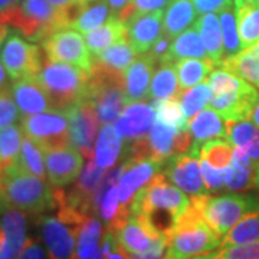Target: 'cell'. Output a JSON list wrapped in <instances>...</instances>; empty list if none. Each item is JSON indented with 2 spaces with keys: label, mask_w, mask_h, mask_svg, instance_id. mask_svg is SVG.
I'll use <instances>...</instances> for the list:
<instances>
[{
  "label": "cell",
  "mask_w": 259,
  "mask_h": 259,
  "mask_svg": "<svg viewBox=\"0 0 259 259\" xmlns=\"http://www.w3.org/2000/svg\"><path fill=\"white\" fill-rule=\"evenodd\" d=\"M25 133L20 125L12 124L0 130V173L18 163Z\"/></svg>",
  "instance_id": "37"
},
{
  "label": "cell",
  "mask_w": 259,
  "mask_h": 259,
  "mask_svg": "<svg viewBox=\"0 0 259 259\" xmlns=\"http://www.w3.org/2000/svg\"><path fill=\"white\" fill-rule=\"evenodd\" d=\"M13 167H16L22 171L30 173L33 176L47 177V168H45V160H44V150L37 144L35 140H32L28 136L23 137L22 148L19 154L18 163Z\"/></svg>",
  "instance_id": "39"
},
{
  "label": "cell",
  "mask_w": 259,
  "mask_h": 259,
  "mask_svg": "<svg viewBox=\"0 0 259 259\" xmlns=\"http://www.w3.org/2000/svg\"><path fill=\"white\" fill-rule=\"evenodd\" d=\"M255 241H259V209L246 213L231 231L222 236L218 249Z\"/></svg>",
  "instance_id": "34"
},
{
  "label": "cell",
  "mask_w": 259,
  "mask_h": 259,
  "mask_svg": "<svg viewBox=\"0 0 259 259\" xmlns=\"http://www.w3.org/2000/svg\"><path fill=\"white\" fill-rule=\"evenodd\" d=\"M221 236L204 222L192 202L167 235L164 259H192L219 248Z\"/></svg>",
  "instance_id": "3"
},
{
  "label": "cell",
  "mask_w": 259,
  "mask_h": 259,
  "mask_svg": "<svg viewBox=\"0 0 259 259\" xmlns=\"http://www.w3.org/2000/svg\"><path fill=\"white\" fill-rule=\"evenodd\" d=\"M175 64L163 62L158 65L157 71L154 72V76L151 79V88L148 98L153 101H163L170 98H180L182 90L177 71L175 69Z\"/></svg>",
  "instance_id": "32"
},
{
  "label": "cell",
  "mask_w": 259,
  "mask_h": 259,
  "mask_svg": "<svg viewBox=\"0 0 259 259\" xmlns=\"http://www.w3.org/2000/svg\"><path fill=\"white\" fill-rule=\"evenodd\" d=\"M8 33H9V28L0 23V48L3 45V42H5V39L8 36Z\"/></svg>",
  "instance_id": "57"
},
{
  "label": "cell",
  "mask_w": 259,
  "mask_h": 259,
  "mask_svg": "<svg viewBox=\"0 0 259 259\" xmlns=\"http://www.w3.org/2000/svg\"><path fill=\"white\" fill-rule=\"evenodd\" d=\"M83 37H85L87 47L91 51V54L97 56L114 44L120 42L122 39H127L128 33H127L125 23L117 16H112L108 22H105L100 28L85 33Z\"/></svg>",
  "instance_id": "29"
},
{
  "label": "cell",
  "mask_w": 259,
  "mask_h": 259,
  "mask_svg": "<svg viewBox=\"0 0 259 259\" xmlns=\"http://www.w3.org/2000/svg\"><path fill=\"white\" fill-rule=\"evenodd\" d=\"M233 151H235V146L231 144L228 140L214 139L204 143L200 148L199 157L216 168H225L232 163Z\"/></svg>",
  "instance_id": "43"
},
{
  "label": "cell",
  "mask_w": 259,
  "mask_h": 259,
  "mask_svg": "<svg viewBox=\"0 0 259 259\" xmlns=\"http://www.w3.org/2000/svg\"><path fill=\"white\" fill-rule=\"evenodd\" d=\"M197 259H259V241L214 249L210 253L197 255Z\"/></svg>",
  "instance_id": "45"
},
{
  "label": "cell",
  "mask_w": 259,
  "mask_h": 259,
  "mask_svg": "<svg viewBox=\"0 0 259 259\" xmlns=\"http://www.w3.org/2000/svg\"><path fill=\"white\" fill-rule=\"evenodd\" d=\"M163 163H158L156 160H128L127 166L124 168L120 177V182L117 183L118 197L121 206L124 209H128L133 202L134 196L147 185L153 177L158 175ZM131 213V212H130Z\"/></svg>",
  "instance_id": "16"
},
{
  "label": "cell",
  "mask_w": 259,
  "mask_h": 259,
  "mask_svg": "<svg viewBox=\"0 0 259 259\" xmlns=\"http://www.w3.org/2000/svg\"><path fill=\"white\" fill-rule=\"evenodd\" d=\"M131 2L133 0H107V3H108V6H110V9L112 12V15L117 16V18H120L121 15L128 9Z\"/></svg>",
  "instance_id": "51"
},
{
  "label": "cell",
  "mask_w": 259,
  "mask_h": 259,
  "mask_svg": "<svg viewBox=\"0 0 259 259\" xmlns=\"http://www.w3.org/2000/svg\"><path fill=\"white\" fill-rule=\"evenodd\" d=\"M219 15H221L219 19H221V28H222L223 35V51H225V59H226V58L239 54L242 51L238 20H236V9L233 10L231 3L229 6L221 10Z\"/></svg>",
  "instance_id": "40"
},
{
  "label": "cell",
  "mask_w": 259,
  "mask_h": 259,
  "mask_svg": "<svg viewBox=\"0 0 259 259\" xmlns=\"http://www.w3.org/2000/svg\"><path fill=\"white\" fill-rule=\"evenodd\" d=\"M28 213L10 207L0 219V228L5 235L6 250L10 259H19L28 242Z\"/></svg>",
  "instance_id": "22"
},
{
  "label": "cell",
  "mask_w": 259,
  "mask_h": 259,
  "mask_svg": "<svg viewBox=\"0 0 259 259\" xmlns=\"http://www.w3.org/2000/svg\"><path fill=\"white\" fill-rule=\"evenodd\" d=\"M163 15L164 10L134 13L125 22L130 44L139 55L147 54L163 35Z\"/></svg>",
  "instance_id": "18"
},
{
  "label": "cell",
  "mask_w": 259,
  "mask_h": 259,
  "mask_svg": "<svg viewBox=\"0 0 259 259\" xmlns=\"http://www.w3.org/2000/svg\"><path fill=\"white\" fill-rule=\"evenodd\" d=\"M121 249L125 250L131 256H140L153 248V245L167 238L140 214H131L120 229L114 232Z\"/></svg>",
  "instance_id": "14"
},
{
  "label": "cell",
  "mask_w": 259,
  "mask_h": 259,
  "mask_svg": "<svg viewBox=\"0 0 259 259\" xmlns=\"http://www.w3.org/2000/svg\"><path fill=\"white\" fill-rule=\"evenodd\" d=\"M0 23L18 29L32 42H44L52 33L69 28L66 13L55 9L48 0H20L0 13Z\"/></svg>",
  "instance_id": "2"
},
{
  "label": "cell",
  "mask_w": 259,
  "mask_h": 259,
  "mask_svg": "<svg viewBox=\"0 0 259 259\" xmlns=\"http://www.w3.org/2000/svg\"><path fill=\"white\" fill-rule=\"evenodd\" d=\"M156 65H158L157 61L147 52L141 54L125 71V95L128 104L147 100L151 83L150 79Z\"/></svg>",
  "instance_id": "21"
},
{
  "label": "cell",
  "mask_w": 259,
  "mask_h": 259,
  "mask_svg": "<svg viewBox=\"0 0 259 259\" xmlns=\"http://www.w3.org/2000/svg\"><path fill=\"white\" fill-rule=\"evenodd\" d=\"M25 136L35 140L42 150L65 147L71 144L69 118L66 111L48 110L20 118Z\"/></svg>",
  "instance_id": "8"
},
{
  "label": "cell",
  "mask_w": 259,
  "mask_h": 259,
  "mask_svg": "<svg viewBox=\"0 0 259 259\" xmlns=\"http://www.w3.org/2000/svg\"><path fill=\"white\" fill-rule=\"evenodd\" d=\"M204 222L221 238L225 236L246 213L259 209V197L252 194L229 193L210 196L209 193L190 197Z\"/></svg>",
  "instance_id": "7"
},
{
  "label": "cell",
  "mask_w": 259,
  "mask_h": 259,
  "mask_svg": "<svg viewBox=\"0 0 259 259\" xmlns=\"http://www.w3.org/2000/svg\"><path fill=\"white\" fill-rule=\"evenodd\" d=\"M55 9L58 10H62V12H65V10H69L71 8H74V6H76V5H79V2L78 0H48Z\"/></svg>",
  "instance_id": "53"
},
{
  "label": "cell",
  "mask_w": 259,
  "mask_h": 259,
  "mask_svg": "<svg viewBox=\"0 0 259 259\" xmlns=\"http://www.w3.org/2000/svg\"><path fill=\"white\" fill-rule=\"evenodd\" d=\"M153 105L156 107L157 118L166 122L168 125L175 127L179 131L189 130V120L185 117L180 105V98H170L163 101H154Z\"/></svg>",
  "instance_id": "44"
},
{
  "label": "cell",
  "mask_w": 259,
  "mask_h": 259,
  "mask_svg": "<svg viewBox=\"0 0 259 259\" xmlns=\"http://www.w3.org/2000/svg\"><path fill=\"white\" fill-rule=\"evenodd\" d=\"M131 259H139V258H136V256H133V258H131Z\"/></svg>",
  "instance_id": "61"
},
{
  "label": "cell",
  "mask_w": 259,
  "mask_h": 259,
  "mask_svg": "<svg viewBox=\"0 0 259 259\" xmlns=\"http://www.w3.org/2000/svg\"><path fill=\"white\" fill-rule=\"evenodd\" d=\"M249 120L253 122V124H256L259 127V101L255 104V107H253V110L250 112V117Z\"/></svg>",
  "instance_id": "56"
},
{
  "label": "cell",
  "mask_w": 259,
  "mask_h": 259,
  "mask_svg": "<svg viewBox=\"0 0 259 259\" xmlns=\"http://www.w3.org/2000/svg\"><path fill=\"white\" fill-rule=\"evenodd\" d=\"M250 3H259V0H233L235 8H239L243 5H250Z\"/></svg>",
  "instance_id": "58"
},
{
  "label": "cell",
  "mask_w": 259,
  "mask_h": 259,
  "mask_svg": "<svg viewBox=\"0 0 259 259\" xmlns=\"http://www.w3.org/2000/svg\"><path fill=\"white\" fill-rule=\"evenodd\" d=\"M258 101V90L241 78L239 82L229 90L212 95L209 105L219 112L225 121H238L249 120L250 112Z\"/></svg>",
  "instance_id": "11"
},
{
  "label": "cell",
  "mask_w": 259,
  "mask_h": 259,
  "mask_svg": "<svg viewBox=\"0 0 259 259\" xmlns=\"http://www.w3.org/2000/svg\"><path fill=\"white\" fill-rule=\"evenodd\" d=\"M87 100L94 102L102 125L117 121L128 105L124 72L94 58Z\"/></svg>",
  "instance_id": "5"
},
{
  "label": "cell",
  "mask_w": 259,
  "mask_h": 259,
  "mask_svg": "<svg viewBox=\"0 0 259 259\" xmlns=\"http://www.w3.org/2000/svg\"><path fill=\"white\" fill-rule=\"evenodd\" d=\"M221 66L259 88V42L242 49L236 55L226 58Z\"/></svg>",
  "instance_id": "31"
},
{
  "label": "cell",
  "mask_w": 259,
  "mask_h": 259,
  "mask_svg": "<svg viewBox=\"0 0 259 259\" xmlns=\"http://www.w3.org/2000/svg\"><path fill=\"white\" fill-rule=\"evenodd\" d=\"M186 58H199V59H209V55L206 52V48L203 45V40L200 33L197 32V28L194 25L193 28H189L183 33L173 39L168 54L166 58L161 61L163 62H170L176 64L180 59Z\"/></svg>",
  "instance_id": "30"
},
{
  "label": "cell",
  "mask_w": 259,
  "mask_h": 259,
  "mask_svg": "<svg viewBox=\"0 0 259 259\" xmlns=\"http://www.w3.org/2000/svg\"><path fill=\"white\" fill-rule=\"evenodd\" d=\"M66 114L69 118L71 144L78 148L85 158L94 156V143L101 124L94 102L83 100L66 110Z\"/></svg>",
  "instance_id": "12"
},
{
  "label": "cell",
  "mask_w": 259,
  "mask_h": 259,
  "mask_svg": "<svg viewBox=\"0 0 259 259\" xmlns=\"http://www.w3.org/2000/svg\"><path fill=\"white\" fill-rule=\"evenodd\" d=\"M124 139L112 124H104L95 141L94 157L98 166L110 170L122 157Z\"/></svg>",
  "instance_id": "24"
},
{
  "label": "cell",
  "mask_w": 259,
  "mask_h": 259,
  "mask_svg": "<svg viewBox=\"0 0 259 259\" xmlns=\"http://www.w3.org/2000/svg\"><path fill=\"white\" fill-rule=\"evenodd\" d=\"M190 206V199L175 185L166 180V175H156L130 204L131 214L146 218L160 233L168 235L177 219Z\"/></svg>",
  "instance_id": "1"
},
{
  "label": "cell",
  "mask_w": 259,
  "mask_h": 259,
  "mask_svg": "<svg viewBox=\"0 0 259 259\" xmlns=\"http://www.w3.org/2000/svg\"><path fill=\"white\" fill-rule=\"evenodd\" d=\"M12 78H10L8 69L5 68L3 62L0 61V93L10 91L12 90Z\"/></svg>",
  "instance_id": "52"
},
{
  "label": "cell",
  "mask_w": 259,
  "mask_h": 259,
  "mask_svg": "<svg viewBox=\"0 0 259 259\" xmlns=\"http://www.w3.org/2000/svg\"><path fill=\"white\" fill-rule=\"evenodd\" d=\"M20 118V111L12 91L0 93V130L15 124Z\"/></svg>",
  "instance_id": "46"
},
{
  "label": "cell",
  "mask_w": 259,
  "mask_h": 259,
  "mask_svg": "<svg viewBox=\"0 0 259 259\" xmlns=\"http://www.w3.org/2000/svg\"><path fill=\"white\" fill-rule=\"evenodd\" d=\"M177 133L179 130L157 118L147 134L150 158L164 164L171 156H176Z\"/></svg>",
  "instance_id": "28"
},
{
  "label": "cell",
  "mask_w": 259,
  "mask_h": 259,
  "mask_svg": "<svg viewBox=\"0 0 259 259\" xmlns=\"http://www.w3.org/2000/svg\"><path fill=\"white\" fill-rule=\"evenodd\" d=\"M78 2H79L81 5H83V3H88V2H91V0H78Z\"/></svg>",
  "instance_id": "60"
},
{
  "label": "cell",
  "mask_w": 259,
  "mask_h": 259,
  "mask_svg": "<svg viewBox=\"0 0 259 259\" xmlns=\"http://www.w3.org/2000/svg\"><path fill=\"white\" fill-rule=\"evenodd\" d=\"M197 15L204 13H218L226 6H229L232 0H193Z\"/></svg>",
  "instance_id": "50"
},
{
  "label": "cell",
  "mask_w": 259,
  "mask_h": 259,
  "mask_svg": "<svg viewBox=\"0 0 259 259\" xmlns=\"http://www.w3.org/2000/svg\"><path fill=\"white\" fill-rule=\"evenodd\" d=\"M255 189L259 190V163L255 164Z\"/></svg>",
  "instance_id": "59"
},
{
  "label": "cell",
  "mask_w": 259,
  "mask_h": 259,
  "mask_svg": "<svg viewBox=\"0 0 259 259\" xmlns=\"http://www.w3.org/2000/svg\"><path fill=\"white\" fill-rule=\"evenodd\" d=\"M235 9L241 47L246 49L259 42V3L243 5Z\"/></svg>",
  "instance_id": "38"
},
{
  "label": "cell",
  "mask_w": 259,
  "mask_h": 259,
  "mask_svg": "<svg viewBox=\"0 0 259 259\" xmlns=\"http://www.w3.org/2000/svg\"><path fill=\"white\" fill-rule=\"evenodd\" d=\"M192 259H197V258H196V256H194V258H192Z\"/></svg>",
  "instance_id": "63"
},
{
  "label": "cell",
  "mask_w": 259,
  "mask_h": 259,
  "mask_svg": "<svg viewBox=\"0 0 259 259\" xmlns=\"http://www.w3.org/2000/svg\"><path fill=\"white\" fill-rule=\"evenodd\" d=\"M226 140L259 163V127L250 120L226 121Z\"/></svg>",
  "instance_id": "27"
},
{
  "label": "cell",
  "mask_w": 259,
  "mask_h": 259,
  "mask_svg": "<svg viewBox=\"0 0 259 259\" xmlns=\"http://www.w3.org/2000/svg\"><path fill=\"white\" fill-rule=\"evenodd\" d=\"M19 2H20V0H19Z\"/></svg>",
  "instance_id": "64"
},
{
  "label": "cell",
  "mask_w": 259,
  "mask_h": 259,
  "mask_svg": "<svg viewBox=\"0 0 259 259\" xmlns=\"http://www.w3.org/2000/svg\"><path fill=\"white\" fill-rule=\"evenodd\" d=\"M0 61L15 81L22 78H36L44 65L39 48L26 42L18 33H8L0 48Z\"/></svg>",
  "instance_id": "10"
},
{
  "label": "cell",
  "mask_w": 259,
  "mask_h": 259,
  "mask_svg": "<svg viewBox=\"0 0 259 259\" xmlns=\"http://www.w3.org/2000/svg\"><path fill=\"white\" fill-rule=\"evenodd\" d=\"M102 221L95 214L88 216L78 231L76 259H90L100 249L102 238Z\"/></svg>",
  "instance_id": "35"
},
{
  "label": "cell",
  "mask_w": 259,
  "mask_h": 259,
  "mask_svg": "<svg viewBox=\"0 0 259 259\" xmlns=\"http://www.w3.org/2000/svg\"><path fill=\"white\" fill-rule=\"evenodd\" d=\"M0 185L10 206L28 214L42 216L55 207L54 189L42 177L10 167L2 173Z\"/></svg>",
  "instance_id": "6"
},
{
  "label": "cell",
  "mask_w": 259,
  "mask_h": 259,
  "mask_svg": "<svg viewBox=\"0 0 259 259\" xmlns=\"http://www.w3.org/2000/svg\"><path fill=\"white\" fill-rule=\"evenodd\" d=\"M0 176H2V173H0ZM0 187H2V185H0Z\"/></svg>",
  "instance_id": "62"
},
{
  "label": "cell",
  "mask_w": 259,
  "mask_h": 259,
  "mask_svg": "<svg viewBox=\"0 0 259 259\" xmlns=\"http://www.w3.org/2000/svg\"><path fill=\"white\" fill-rule=\"evenodd\" d=\"M44 52L52 62H64L91 71L94 64L91 51L81 32L65 28L52 33L42 42Z\"/></svg>",
  "instance_id": "9"
},
{
  "label": "cell",
  "mask_w": 259,
  "mask_h": 259,
  "mask_svg": "<svg viewBox=\"0 0 259 259\" xmlns=\"http://www.w3.org/2000/svg\"><path fill=\"white\" fill-rule=\"evenodd\" d=\"M19 259H49V255H48L47 248L37 239L28 238V242H26Z\"/></svg>",
  "instance_id": "49"
},
{
  "label": "cell",
  "mask_w": 259,
  "mask_h": 259,
  "mask_svg": "<svg viewBox=\"0 0 259 259\" xmlns=\"http://www.w3.org/2000/svg\"><path fill=\"white\" fill-rule=\"evenodd\" d=\"M18 3L19 0H0V13L10 9V8H13V6H16Z\"/></svg>",
  "instance_id": "55"
},
{
  "label": "cell",
  "mask_w": 259,
  "mask_h": 259,
  "mask_svg": "<svg viewBox=\"0 0 259 259\" xmlns=\"http://www.w3.org/2000/svg\"><path fill=\"white\" fill-rule=\"evenodd\" d=\"M0 259H10L9 253L6 250V241H5V235L0 228Z\"/></svg>",
  "instance_id": "54"
},
{
  "label": "cell",
  "mask_w": 259,
  "mask_h": 259,
  "mask_svg": "<svg viewBox=\"0 0 259 259\" xmlns=\"http://www.w3.org/2000/svg\"><path fill=\"white\" fill-rule=\"evenodd\" d=\"M91 71L64 62L48 59L36 75V81L48 94L54 110L66 111L87 100Z\"/></svg>",
  "instance_id": "4"
},
{
  "label": "cell",
  "mask_w": 259,
  "mask_h": 259,
  "mask_svg": "<svg viewBox=\"0 0 259 259\" xmlns=\"http://www.w3.org/2000/svg\"><path fill=\"white\" fill-rule=\"evenodd\" d=\"M193 0H171L163 15V33L175 39L196 22Z\"/></svg>",
  "instance_id": "26"
},
{
  "label": "cell",
  "mask_w": 259,
  "mask_h": 259,
  "mask_svg": "<svg viewBox=\"0 0 259 259\" xmlns=\"http://www.w3.org/2000/svg\"><path fill=\"white\" fill-rule=\"evenodd\" d=\"M200 168L207 192L214 193L225 189V168H216L204 160H200Z\"/></svg>",
  "instance_id": "48"
},
{
  "label": "cell",
  "mask_w": 259,
  "mask_h": 259,
  "mask_svg": "<svg viewBox=\"0 0 259 259\" xmlns=\"http://www.w3.org/2000/svg\"><path fill=\"white\" fill-rule=\"evenodd\" d=\"M112 16L114 15H112L107 0H91L88 3L81 5V10L71 28L85 35L94 29L100 28L105 22H108Z\"/></svg>",
  "instance_id": "33"
},
{
  "label": "cell",
  "mask_w": 259,
  "mask_h": 259,
  "mask_svg": "<svg viewBox=\"0 0 259 259\" xmlns=\"http://www.w3.org/2000/svg\"><path fill=\"white\" fill-rule=\"evenodd\" d=\"M255 187V163L239 147H235L232 163L225 167V189L229 192Z\"/></svg>",
  "instance_id": "23"
},
{
  "label": "cell",
  "mask_w": 259,
  "mask_h": 259,
  "mask_svg": "<svg viewBox=\"0 0 259 259\" xmlns=\"http://www.w3.org/2000/svg\"><path fill=\"white\" fill-rule=\"evenodd\" d=\"M137 52L130 44V40L122 39L120 42L114 44L105 51H102L100 55L95 56V59L101 61L104 64L110 65L114 69H118L121 72H125L131 64L137 59Z\"/></svg>",
  "instance_id": "41"
},
{
  "label": "cell",
  "mask_w": 259,
  "mask_h": 259,
  "mask_svg": "<svg viewBox=\"0 0 259 259\" xmlns=\"http://www.w3.org/2000/svg\"><path fill=\"white\" fill-rule=\"evenodd\" d=\"M156 120H157V111L153 104L143 101L130 102L115 121V128L118 130L125 143L130 144L147 136Z\"/></svg>",
  "instance_id": "17"
},
{
  "label": "cell",
  "mask_w": 259,
  "mask_h": 259,
  "mask_svg": "<svg viewBox=\"0 0 259 259\" xmlns=\"http://www.w3.org/2000/svg\"><path fill=\"white\" fill-rule=\"evenodd\" d=\"M210 97H212V90L209 81H203L183 91L180 95V105L186 118L192 120L194 115H197L202 110H204L206 104L210 101Z\"/></svg>",
  "instance_id": "42"
},
{
  "label": "cell",
  "mask_w": 259,
  "mask_h": 259,
  "mask_svg": "<svg viewBox=\"0 0 259 259\" xmlns=\"http://www.w3.org/2000/svg\"><path fill=\"white\" fill-rule=\"evenodd\" d=\"M166 177L190 197L209 193L204 185L200 161L192 154H176L167 160Z\"/></svg>",
  "instance_id": "15"
},
{
  "label": "cell",
  "mask_w": 259,
  "mask_h": 259,
  "mask_svg": "<svg viewBox=\"0 0 259 259\" xmlns=\"http://www.w3.org/2000/svg\"><path fill=\"white\" fill-rule=\"evenodd\" d=\"M189 131L193 139L190 154L197 157L202 144L214 139H226V121L213 108H204L189 122Z\"/></svg>",
  "instance_id": "20"
},
{
  "label": "cell",
  "mask_w": 259,
  "mask_h": 259,
  "mask_svg": "<svg viewBox=\"0 0 259 259\" xmlns=\"http://www.w3.org/2000/svg\"><path fill=\"white\" fill-rule=\"evenodd\" d=\"M194 25L200 32L210 62L214 66H221L225 59V51H223V35L219 16L216 13H204L200 15V18L197 19Z\"/></svg>",
  "instance_id": "25"
},
{
  "label": "cell",
  "mask_w": 259,
  "mask_h": 259,
  "mask_svg": "<svg viewBox=\"0 0 259 259\" xmlns=\"http://www.w3.org/2000/svg\"><path fill=\"white\" fill-rule=\"evenodd\" d=\"M171 0H133L128 9L118 19L125 23L134 13H150V12H157V10H166Z\"/></svg>",
  "instance_id": "47"
},
{
  "label": "cell",
  "mask_w": 259,
  "mask_h": 259,
  "mask_svg": "<svg viewBox=\"0 0 259 259\" xmlns=\"http://www.w3.org/2000/svg\"><path fill=\"white\" fill-rule=\"evenodd\" d=\"M12 95L18 104L20 118L37 114V112L54 110L48 94L39 85L36 78H22L12 83Z\"/></svg>",
  "instance_id": "19"
},
{
  "label": "cell",
  "mask_w": 259,
  "mask_h": 259,
  "mask_svg": "<svg viewBox=\"0 0 259 259\" xmlns=\"http://www.w3.org/2000/svg\"><path fill=\"white\" fill-rule=\"evenodd\" d=\"M213 66L214 65L210 62V59L186 58V59L177 61L176 71L182 93L197 83L203 82L204 79L212 74Z\"/></svg>",
  "instance_id": "36"
},
{
  "label": "cell",
  "mask_w": 259,
  "mask_h": 259,
  "mask_svg": "<svg viewBox=\"0 0 259 259\" xmlns=\"http://www.w3.org/2000/svg\"><path fill=\"white\" fill-rule=\"evenodd\" d=\"M83 158L85 157L81 154V151L72 144L44 150L47 176L51 185L64 187L76 182L85 164Z\"/></svg>",
  "instance_id": "13"
}]
</instances>
